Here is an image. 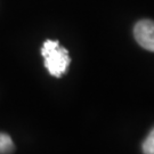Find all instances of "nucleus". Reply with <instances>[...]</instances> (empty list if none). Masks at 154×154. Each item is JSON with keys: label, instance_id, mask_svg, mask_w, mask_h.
Segmentation results:
<instances>
[{"label": "nucleus", "instance_id": "f257e3e1", "mask_svg": "<svg viewBox=\"0 0 154 154\" xmlns=\"http://www.w3.org/2000/svg\"><path fill=\"white\" fill-rule=\"evenodd\" d=\"M41 55L45 60V66L50 75L61 78L66 73L71 58L67 49L62 47L57 40H46L41 48Z\"/></svg>", "mask_w": 154, "mask_h": 154}, {"label": "nucleus", "instance_id": "f03ea898", "mask_svg": "<svg viewBox=\"0 0 154 154\" xmlns=\"http://www.w3.org/2000/svg\"><path fill=\"white\" fill-rule=\"evenodd\" d=\"M134 37L142 48L154 53V21L142 20L136 23Z\"/></svg>", "mask_w": 154, "mask_h": 154}, {"label": "nucleus", "instance_id": "7ed1b4c3", "mask_svg": "<svg viewBox=\"0 0 154 154\" xmlns=\"http://www.w3.org/2000/svg\"><path fill=\"white\" fill-rule=\"evenodd\" d=\"M15 149V145L9 135L0 132V154H11Z\"/></svg>", "mask_w": 154, "mask_h": 154}, {"label": "nucleus", "instance_id": "20e7f679", "mask_svg": "<svg viewBox=\"0 0 154 154\" xmlns=\"http://www.w3.org/2000/svg\"><path fill=\"white\" fill-rule=\"evenodd\" d=\"M142 151L143 154H154V128L149 131L147 137L144 139Z\"/></svg>", "mask_w": 154, "mask_h": 154}]
</instances>
